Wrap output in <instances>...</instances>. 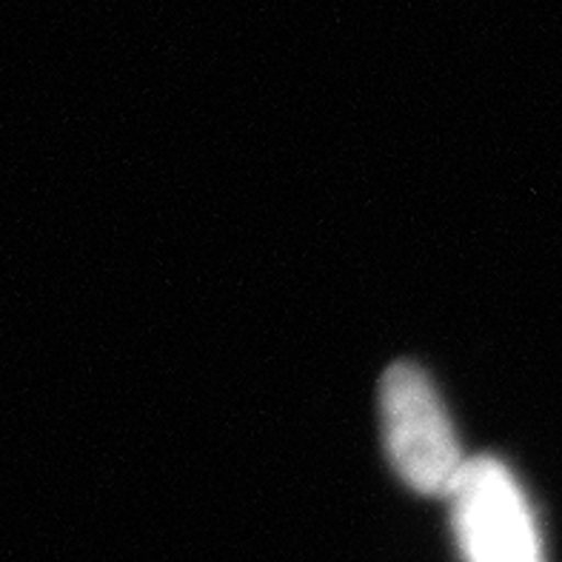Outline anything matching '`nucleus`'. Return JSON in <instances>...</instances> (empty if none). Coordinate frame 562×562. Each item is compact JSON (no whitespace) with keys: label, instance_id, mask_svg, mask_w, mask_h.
<instances>
[{"label":"nucleus","instance_id":"nucleus-2","mask_svg":"<svg viewBox=\"0 0 562 562\" xmlns=\"http://www.w3.org/2000/svg\"><path fill=\"white\" fill-rule=\"evenodd\" d=\"M449 499L465 562H546L531 503L497 457H469Z\"/></svg>","mask_w":562,"mask_h":562},{"label":"nucleus","instance_id":"nucleus-1","mask_svg":"<svg viewBox=\"0 0 562 562\" xmlns=\"http://www.w3.org/2000/svg\"><path fill=\"white\" fill-rule=\"evenodd\" d=\"M380 431L397 477L426 497H451L469 457L440 392L420 366L394 363L380 380Z\"/></svg>","mask_w":562,"mask_h":562}]
</instances>
